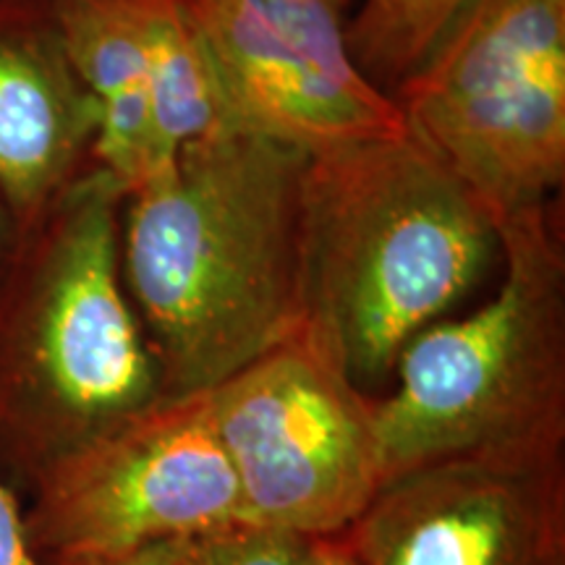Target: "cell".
Wrapping results in <instances>:
<instances>
[{"label": "cell", "instance_id": "cell-2", "mask_svg": "<svg viewBox=\"0 0 565 565\" xmlns=\"http://www.w3.org/2000/svg\"><path fill=\"white\" fill-rule=\"evenodd\" d=\"M492 267L494 215L408 129L309 154L296 335L362 393Z\"/></svg>", "mask_w": 565, "mask_h": 565}, {"label": "cell", "instance_id": "cell-12", "mask_svg": "<svg viewBox=\"0 0 565 565\" xmlns=\"http://www.w3.org/2000/svg\"><path fill=\"white\" fill-rule=\"evenodd\" d=\"M150 71L152 124L168 158L225 131L202 42L181 0H134Z\"/></svg>", "mask_w": 565, "mask_h": 565}, {"label": "cell", "instance_id": "cell-1", "mask_svg": "<svg viewBox=\"0 0 565 565\" xmlns=\"http://www.w3.org/2000/svg\"><path fill=\"white\" fill-rule=\"evenodd\" d=\"M309 154L215 131L121 204V275L162 395L221 385L299 333Z\"/></svg>", "mask_w": 565, "mask_h": 565}, {"label": "cell", "instance_id": "cell-10", "mask_svg": "<svg viewBox=\"0 0 565 565\" xmlns=\"http://www.w3.org/2000/svg\"><path fill=\"white\" fill-rule=\"evenodd\" d=\"M97 131L51 0H0V202L17 233L95 168Z\"/></svg>", "mask_w": 565, "mask_h": 565}, {"label": "cell", "instance_id": "cell-15", "mask_svg": "<svg viewBox=\"0 0 565 565\" xmlns=\"http://www.w3.org/2000/svg\"><path fill=\"white\" fill-rule=\"evenodd\" d=\"M40 565H200V536H179L141 545L129 553L79 557V561H53Z\"/></svg>", "mask_w": 565, "mask_h": 565}, {"label": "cell", "instance_id": "cell-17", "mask_svg": "<svg viewBox=\"0 0 565 565\" xmlns=\"http://www.w3.org/2000/svg\"><path fill=\"white\" fill-rule=\"evenodd\" d=\"M294 565H362L359 555L353 553L349 536H307L296 555Z\"/></svg>", "mask_w": 565, "mask_h": 565}, {"label": "cell", "instance_id": "cell-11", "mask_svg": "<svg viewBox=\"0 0 565 565\" xmlns=\"http://www.w3.org/2000/svg\"><path fill=\"white\" fill-rule=\"evenodd\" d=\"M71 66L100 110L95 166L124 192L168 162L150 108V71L134 0H51Z\"/></svg>", "mask_w": 565, "mask_h": 565}, {"label": "cell", "instance_id": "cell-9", "mask_svg": "<svg viewBox=\"0 0 565 565\" xmlns=\"http://www.w3.org/2000/svg\"><path fill=\"white\" fill-rule=\"evenodd\" d=\"M343 534L362 565H565V458L422 466Z\"/></svg>", "mask_w": 565, "mask_h": 565}, {"label": "cell", "instance_id": "cell-8", "mask_svg": "<svg viewBox=\"0 0 565 565\" xmlns=\"http://www.w3.org/2000/svg\"><path fill=\"white\" fill-rule=\"evenodd\" d=\"M225 131L307 154L406 131L349 51L351 0H181Z\"/></svg>", "mask_w": 565, "mask_h": 565}, {"label": "cell", "instance_id": "cell-7", "mask_svg": "<svg viewBox=\"0 0 565 565\" xmlns=\"http://www.w3.org/2000/svg\"><path fill=\"white\" fill-rule=\"evenodd\" d=\"M24 521L38 561H79L244 526L210 395H162L38 471ZM249 526V524H246Z\"/></svg>", "mask_w": 565, "mask_h": 565}, {"label": "cell", "instance_id": "cell-18", "mask_svg": "<svg viewBox=\"0 0 565 565\" xmlns=\"http://www.w3.org/2000/svg\"><path fill=\"white\" fill-rule=\"evenodd\" d=\"M3 217H9V212H6L3 202H0V242H3ZM9 221H11V217H9Z\"/></svg>", "mask_w": 565, "mask_h": 565}, {"label": "cell", "instance_id": "cell-4", "mask_svg": "<svg viewBox=\"0 0 565 565\" xmlns=\"http://www.w3.org/2000/svg\"><path fill=\"white\" fill-rule=\"evenodd\" d=\"M124 196L95 166L17 233L0 288V422L38 471L162 398L121 275Z\"/></svg>", "mask_w": 565, "mask_h": 565}, {"label": "cell", "instance_id": "cell-13", "mask_svg": "<svg viewBox=\"0 0 565 565\" xmlns=\"http://www.w3.org/2000/svg\"><path fill=\"white\" fill-rule=\"evenodd\" d=\"M466 0H362L349 19V51L387 95L412 71Z\"/></svg>", "mask_w": 565, "mask_h": 565}, {"label": "cell", "instance_id": "cell-16", "mask_svg": "<svg viewBox=\"0 0 565 565\" xmlns=\"http://www.w3.org/2000/svg\"><path fill=\"white\" fill-rule=\"evenodd\" d=\"M0 565H40L13 494L0 484Z\"/></svg>", "mask_w": 565, "mask_h": 565}, {"label": "cell", "instance_id": "cell-6", "mask_svg": "<svg viewBox=\"0 0 565 565\" xmlns=\"http://www.w3.org/2000/svg\"><path fill=\"white\" fill-rule=\"evenodd\" d=\"M207 395L249 526L343 534L383 490L374 398L299 335Z\"/></svg>", "mask_w": 565, "mask_h": 565}, {"label": "cell", "instance_id": "cell-3", "mask_svg": "<svg viewBox=\"0 0 565 565\" xmlns=\"http://www.w3.org/2000/svg\"><path fill=\"white\" fill-rule=\"evenodd\" d=\"M500 270L492 299L422 330L391 395L374 398L385 482L458 458H565V242L553 202L500 223Z\"/></svg>", "mask_w": 565, "mask_h": 565}, {"label": "cell", "instance_id": "cell-14", "mask_svg": "<svg viewBox=\"0 0 565 565\" xmlns=\"http://www.w3.org/2000/svg\"><path fill=\"white\" fill-rule=\"evenodd\" d=\"M307 536L265 526H233L200 536V565H294Z\"/></svg>", "mask_w": 565, "mask_h": 565}, {"label": "cell", "instance_id": "cell-5", "mask_svg": "<svg viewBox=\"0 0 565 565\" xmlns=\"http://www.w3.org/2000/svg\"><path fill=\"white\" fill-rule=\"evenodd\" d=\"M391 97L498 225L565 181V0H466Z\"/></svg>", "mask_w": 565, "mask_h": 565}]
</instances>
